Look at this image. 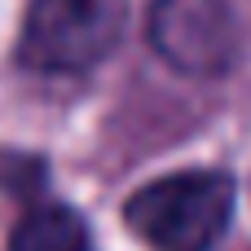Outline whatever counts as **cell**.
<instances>
[{
	"label": "cell",
	"mask_w": 251,
	"mask_h": 251,
	"mask_svg": "<svg viewBox=\"0 0 251 251\" xmlns=\"http://www.w3.org/2000/svg\"><path fill=\"white\" fill-rule=\"evenodd\" d=\"M234 216L225 172H176L128 199V225L159 251H207Z\"/></svg>",
	"instance_id": "obj_1"
},
{
	"label": "cell",
	"mask_w": 251,
	"mask_h": 251,
	"mask_svg": "<svg viewBox=\"0 0 251 251\" xmlns=\"http://www.w3.org/2000/svg\"><path fill=\"white\" fill-rule=\"evenodd\" d=\"M128 4L124 0H31L18 57L31 71L66 75L88 71L124 40Z\"/></svg>",
	"instance_id": "obj_2"
},
{
	"label": "cell",
	"mask_w": 251,
	"mask_h": 251,
	"mask_svg": "<svg viewBox=\"0 0 251 251\" xmlns=\"http://www.w3.org/2000/svg\"><path fill=\"white\" fill-rule=\"evenodd\" d=\"M150 44L181 75H225L238 57V18L229 0H154Z\"/></svg>",
	"instance_id": "obj_3"
},
{
	"label": "cell",
	"mask_w": 251,
	"mask_h": 251,
	"mask_svg": "<svg viewBox=\"0 0 251 251\" xmlns=\"http://www.w3.org/2000/svg\"><path fill=\"white\" fill-rule=\"evenodd\" d=\"M9 251H88V229L71 207L44 203L13 225Z\"/></svg>",
	"instance_id": "obj_4"
}]
</instances>
